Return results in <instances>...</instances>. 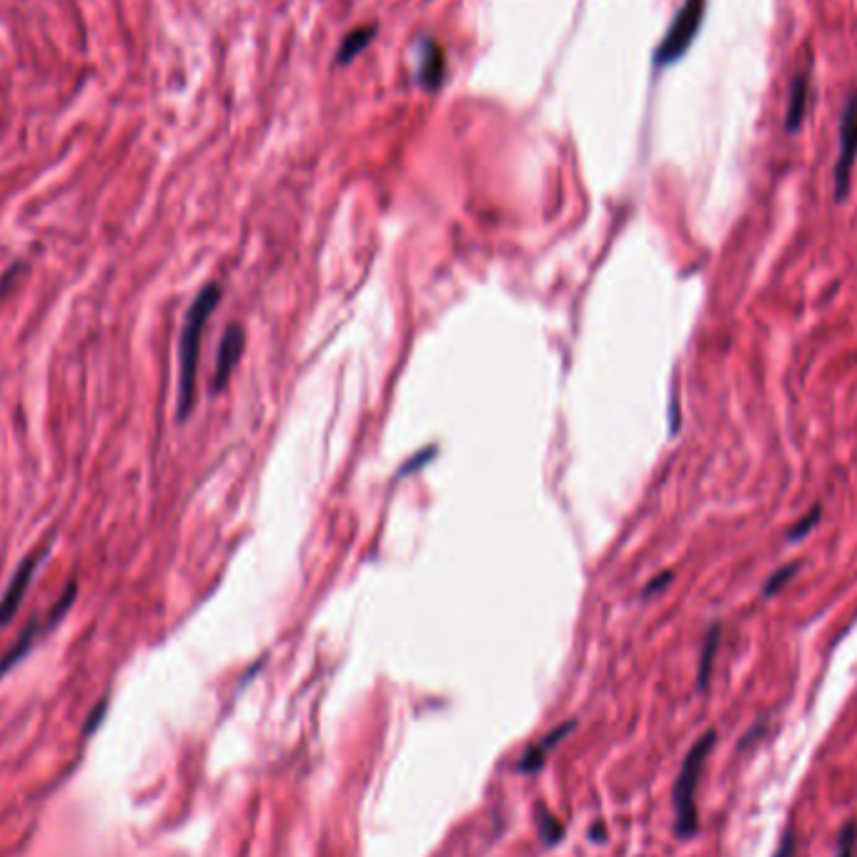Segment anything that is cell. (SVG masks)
<instances>
[{
    "instance_id": "obj_15",
    "label": "cell",
    "mask_w": 857,
    "mask_h": 857,
    "mask_svg": "<svg viewBox=\"0 0 857 857\" xmlns=\"http://www.w3.org/2000/svg\"><path fill=\"white\" fill-rule=\"evenodd\" d=\"M857 845V825L855 822H847L845 830L840 835V845H837V857H852L855 855Z\"/></svg>"
},
{
    "instance_id": "obj_5",
    "label": "cell",
    "mask_w": 857,
    "mask_h": 857,
    "mask_svg": "<svg viewBox=\"0 0 857 857\" xmlns=\"http://www.w3.org/2000/svg\"><path fill=\"white\" fill-rule=\"evenodd\" d=\"M857 158V93H852L845 103L840 118V153L835 163V201H845L850 193L852 166Z\"/></svg>"
},
{
    "instance_id": "obj_16",
    "label": "cell",
    "mask_w": 857,
    "mask_h": 857,
    "mask_svg": "<svg viewBox=\"0 0 857 857\" xmlns=\"http://www.w3.org/2000/svg\"><path fill=\"white\" fill-rule=\"evenodd\" d=\"M539 827H542L544 840H549V842H554V840H557L559 835H562V825H559V822L554 820L552 815H549V817H542V820H539Z\"/></svg>"
},
{
    "instance_id": "obj_17",
    "label": "cell",
    "mask_w": 857,
    "mask_h": 857,
    "mask_svg": "<svg viewBox=\"0 0 857 857\" xmlns=\"http://www.w3.org/2000/svg\"><path fill=\"white\" fill-rule=\"evenodd\" d=\"M667 582H672V574L667 572V574H662V577H657L655 582L652 584H647V589H645V597H650V594H655V592H660L662 587H665Z\"/></svg>"
},
{
    "instance_id": "obj_8",
    "label": "cell",
    "mask_w": 857,
    "mask_h": 857,
    "mask_svg": "<svg viewBox=\"0 0 857 857\" xmlns=\"http://www.w3.org/2000/svg\"><path fill=\"white\" fill-rule=\"evenodd\" d=\"M807 106H810V73L802 71L792 78L790 86V101H787V113H785V131L797 133L805 123Z\"/></svg>"
},
{
    "instance_id": "obj_14",
    "label": "cell",
    "mask_w": 857,
    "mask_h": 857,
    "mask_svg": "<svg viewBox=\"0 0 857 857\" xmlns=\"http://www.w3.org/2000/svg\"><path fill=\"white\" fill-rule=\"evenodd\" d=\"M797 574V564H787V567H782V569H777L775 574H772L770 579H767L765 582V589H762V597H775L777 592H780L782 587H785L787 582H790L792 577H795Z\"/></svg>"
},
{
    "instance_id": "obj_3",
    "label": "cell",
    "mask_w": 857,
    "mask_h": 857,
    "mask_svg": "<svg viewBox=\"0 0 857 857\" xmlns=\"http://www.w3.org/2000/svg\"><path fill=\"white\" fill-rule=\"evenodd\" d=\"M705 13H707V0H685V3H682L675 21H672V26L667 28L665 38H662V43L655 51L657 68L672 66V63H677L687 51H690L697 33H700L702 23H705Z\"/></svg>"
},
{
    "instance_id": "obj_18",
    "label": "cell",
    "mask_w": 857,
    "mask_h": 857,
    "mask_svg": "<svg viewBox=\"0 0 857 857\" xmlns=\"http://www.w3.org/2000/svg\"><path fill=\"white\" fill-rule=\"evenodd\" d=\"M103 712H106V700L101 702V707H96V710H93V715H91V722H88V727H86V735H91L93 732V727L96 725H101V717H103Z\"/></svg>"
},
{
    "instance_id": "obj_4",
    "label": "cell",
    "mask_w": 857,
    "mask_h": 857,
    "mask_svg": "<svg viewBox=\"0 0 857 857\" xmlns=\"http://www.w3.org/2000/svg\"><path fill=\"white\" fill-rule=\"evenodd\" d=\"M76 594H78V584L76 579H71V582L66 584V589H63L61 599H58L56 604L51 607V612L46 614V617H33L31 622L26 624V629L21 632V637H18L16 645L8 650V655L0 660V677L6 675L8 670H13V667L18 665V662L23 660V657L28 655V652L36 647V642L41 637H46L48 632H53V629L58 627V624L63 622V617L68 614V609L73 607V602H76Z\"/></svg>"
},
{
    "instance_id": "obj_1",
    "label": "cell",
    "mask_w": 857,
    "mask_h": 857,
    "mask_svg": "<svg viewBox=\"0 0 857 857\" xmlns=\"http://www.w3.org/2000/svg\"><path fill=\"white\" fill-rule=\"evenodd\" d=\"M221 289L219 284H206L188 309L186 321L181 331V346H178V419H186L196 404V374H198V354H201L203 329L211 319L213 309L219 306Z\"/></svg>"
},
{
    "instance_id": "obj_6",
    "label": "cell",
    "mask_w": 857,
    "mask_h": 857,
    "mask_svg": "<svg viewBox=\"0 0 857 857\" xmlns=\"http://www.w3.org/2000/svg\"><path fill=\"white\" fill-rule=\"evenodd\" d=\"M48 557V549H41V552H33L28 554L26 559H23L21 564H18V569L13 572L11 582H8L6 592H3V597H0V629L8 627L11 624V619L16 617L18 607L23 604V599H26L28 587H31L33 577H36L38 567H41L43 559Z\"/></svg>"
},
{
    "instance_id": "obj_9",
    "label": "cell",
    "mask_w": 857,
    "mask_h": 857,
    "mask_svg": "<svg viewBox=\"0 0 857 857\" xmlns=\"http://www.w3.org/2000/svg\"><path fill=\"white\" fill-rule=\"evenodd\" d=\"M444 76H447V61H444L442 48L434 41H424L419 56V83L434 91V88L442 86Z\"/></svg>"
},
{
    "instance_id": "obj_2",
    "label": "cell",
    "mask_w": 857,
    "mask_h": 857,
    "mask_svg": "<svg viewBox=\"0 0 857 857\" xmlns=\"http://www.w3.org/2000/svg\"><path fill=\"white\" fill-rule=\"evenodd\" d=\"M715 747V732H707L705 737L695 742L690 755L682 762V770L675 782V812H677V832L685 837L697 832V785L705 770V762L710 750Z\"/></svg>"
},
{
    "instance_id": "obj_10",
    "label": "cell",
    "mask_w": 857,
    "mask_h": 857,
    "mask_svg": "<svg viewBox=\"0 0 857 857\" xmlns=\"http://www.w3.org/2000/svg\"><path fill=\"white\" fill-rule=\"evenodd\" d=\"M569 730H572V725H562V727H559L557 732H554L552 737H544L542 745L529 747V750L524 752V755H522V762H519V770H522V772H534V770H539V767L544 765V757H547V752L552 750V747L557 745V742H559V737L567 735Z\"/></svg>"
},
{
    "instance_id": "obj_19",
    "label": "cell",
    "mask_w": 857,
    "mask_h": 857,
    "mask_svg": "<svg viewBox=\"0 0 857 857\" xmlns=\"http://www.w3.org/2000/svg\"><path fill=\"white\" fill-rule=\"evenodd\" d=\"M790 850H792V842L790 837H785V847H782V852L777 857H790Z\"/></svg>"
},
{
    "instance_id": "obj_11",
    "label": "cell",
    "mask_w": 857,
    "mask_h": 857,
    "mask_svg": "<svg viewBox=\"0 0 857 857\" xmlns=\"http://www.w3.org/2000/svg\"><path fill=\"white\" fill-rule=\"evenodd\" d=\"M720 624H712L710 632L705 637V645H702V660H700V687L705 690L707 680H710L712 662H715L717 647H720Z\"/></svg>"
},
{
    "instance_id": "obj_12",
    "label": "cell",
    "mask_w": 857,
    "mask_h": 857,
    "mask_svg": "<svg viewBox=\"0 0 857 857\" xmlns=\"http://www.w3.org/2000/svg\"><path fill=\"white\" fill-rule=\"evenodd\" d=\"M374 33H376L374 28H359V31L349 33V36H346V41L341 43V48H339V63L354 61V58L359 56V53L364 51L366 46H369L371 38H374Z\"/></svg>"
},
{
    "instance_id": "obj_7",
    "label": "cell",
    "mask_w": 857,
    "mask_h": 857,
    "mask_svg": "<svg viewBox=\"0 0 857 857\" xmlns=\"http://www.w3.org/2000/svg\"><path fill=\"white\" fill-rule=\"evenodd\" d=\"M246 334L241 326H229V331L224 334L219 346V356H216V371H213V391H221L231 379V371L236 369L241 359V351H244Z\"/></svg>"
},
{
    "instance_id": "obj_13",
    "label": "cell",
    "mask_w": 857,
    "mask_h": 857,
    "mask_svg": "<svg viewBox=\"0 0 857 857\" xmlns=\"http://www.w3.org/2000/svg\"><path fill=\"white\" fill-rule=\"evenodd\" d=\"M820 517H822V507L820 504H815V507H812V512L807 514V517H802V522L792 524L790 532H787V542H800V539H805L807 534L815 529V524L820 522Z\"/></svg>"
}]
</instances>
